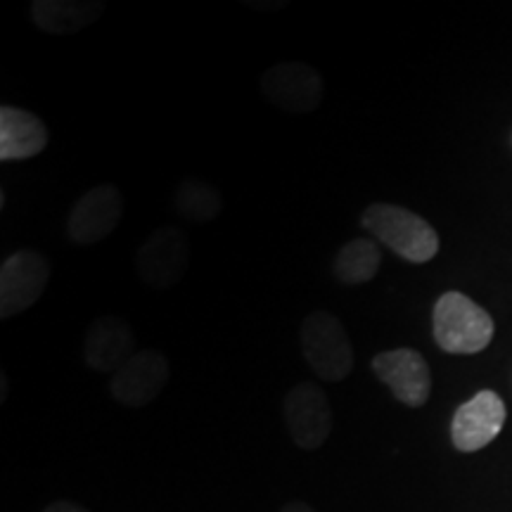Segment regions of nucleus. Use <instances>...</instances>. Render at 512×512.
Masks as SVG:
<instances>
[{
  "label": "nucleus",
  "mask_w": 512,
  "mask_h": 512,
  "mask_svg": "<svg viewBox=\"0 0 512 512\" xmlns=\"http://www.w3.org/2000/svg\"><path fill=\"white\" fill-rule=\"evenodd\" d=\"M363 230L380 245L389 247L396 256L411 264H427L439 252V235L430 223L413 211L394 204L375 202L363 211Z\"/></svg>",
  "instance_id": "1"
},
{
  "label": "nucleus",
  "mask_w": 512,
  "mask_h": 512,
  "mask_svg": "<svg viewBox=\"0 0 512 512\" xmlns=\"http://www.w3.org/2000/svg\"><path fill=\"white\" fill-rule=\"evenodd\" d=\"M434 339L446 354H479L494 339V320L467 294H441L432 316Z\"/></svg>",
  "instance_id": "2"
},
{
  "label": "nucleus",
  "mask_w": 512,
  "mask_h": 512,
  "mask_svg": "<svg viewBox=\"0 0 512 512\" xmlns=\"http://www.w3.org/2000/svg\"><path fill=\"white\" fill-rule=\"evenodd\" d=\"M299 344L309 368L325 382H342L354 370V349L342 320L332 311H313L299 328Z\"/></svg>",
  "instance_id": "3"
},
{
  "label": "nucleus",
  "mask_w": 512,
  "mask_h": 512,
  "mask_svg": "<svg viewBox=\"0 0 512 512\" xmlns=\"http://www.w3.org/2000/svg\"><path fill=\"white\" fill-rule=\"evenodd\" d=\"M259 88L273 107L292 114H309L318 110L325 95L323 76L306 62L271 64L261 74Z\"/></svg>",
  "instance_id": "4"
},
{
  "label": "nucleus",
  "mask_w": 512,
  "mask_h": 512,
  "mask_svg": "<svg viewBox=\"0 0 512 512\" xmlns=\"http://www.w3.org/2000/svg\"><path fill=\"white\" fill-rule=\"evenodd\" d=\"M50 283V261L36 249H19L0 266V318L31 309Z\"/></svg>",
  "instance_id": "5"
},
{
  "label": "nucleus",
  "mask_w": 512,
  "mask_h": 512,
  "mask_svg": "<svg viewBox=\"0 0 512 512\" xmlns=\"http://www.w3.org/2000/svg\"><path fill=\"white\" fill-rule=\"evenodd\" d=\"M287 434L302 451H318L332 432V406L316 382H299L283 401Z\"/></svg>",
  "instance_id": "6"
},
{
  "label": "nucleus",
  "mask_w": 512,
  "mask_h": 512,
  "mask_svg": "<svg viewBox=\"0 0 512 512\" xmlns=\"http://www.w3.org/2000/svg\"><path fill=\"white\" fill-rule=\"evenodd\" d=\"M124 219V195L117 185H95L76 200L67 216V235L74 245L91 247L110 238Z\"/></svg>",
  "instance_id": "7"
},
{
  "label": "nucleus",
  "mask_w": 512,
  "mask_h": 512,
  "mask_svg": "<svg viewBox=\"0 0 512 512\" xmlns=\"http://www.w3.org/2000/svg\"><path fill=\"white\" fill-rule=\"evenodd\" d=\"M190 266V242L176 226L157 228L136 252V271L150 287H171L181 283Z\"/></svg>",
  "instance_id": "8"
},
{
  "label": "nucleus",
  "mask_w": 512,
  "mask_h": 512,
  "mask_svg": "<svg viewBox=\"0 0 512 512\" xmlns=\"http://www.w3.org/2000/svg\"><path fill=\"white\" fill-rule=\"evenodd\" d=\"M169 358L159 349L136 351L110 380V394L124 408H143L164 392L169 382Z\"/></svg>",
  "instance_id": "9"
},
{
  "label": "nucleus",
  "mask_w": 512,
  "mask_h": 512,
  "mask_svg": "<svg viewBox=\"0 0 512 512\" xmlns=\"http://www.w3.org/2000/svg\"><path fill=\"white\" fill-rule=\"evenodd\" d=\"M370 368L403 406L420 408L430 399L432 375L420 351L408 347L382 351L373 358Z\"/></svg>",
  "instance_id": "10"
},
{
  "label": "nucleus",
  "mask_w": 512,
  "mask_h": 512,
  "mask_svg": "<svg viewBox=\"0 0 512 512\" xmlns=\"http://www.w3.org/2000/svg\"><path fill=\"white\" fill-rule=\"evenodd\" d=\"M508 411L501 396L491 389H484L463 403L453 415L451 439L453 446L463 453H475L489 446L501 434Z\"/></svg>",
  "instance_id": "11"
},
{
  "label": "nucleus",
  "mask_w": 512,
  "mask_h": 512,
  "mask_svg": "<svg viewBox=\"0 0 512 512\" xmlns=\"http://www.w3.org/2000/svg\"><path fill=\"white\" fill-rule=\"evenodd\" d=\"M136 354L133 328L119 316H102L91 323L83 339V361L95 373H117Z\"/></svg>",
  "instance_id": "12"
},
{
  "label": "nucleus",
  "mask_w": 512,
  "mask_h": 512,
  "mask_svg": "<svg viewBox=\"0 0 512 512\" xmlns=\"http://www.w3.org/2000/svg\"><path fill=\"white\" fill-rule=\"evenodd\" d=\"M48 140V126L34 112L10 105L0 110V162H19L41 155Z\"/></svg>",
  "instance_id": "13"
},
{
  "label": "nucleus",
  "mask_w": 512,
  "mask_h": 512,
  "mask_svg": "<svg viewBox=\"0 0 512 512\" xmlns=\"http://www.w3.org/2000/svg\"><path fill=\"white\" fill-rule=\"evenodd\" d=\"M105 12L100 0H34L31 19L43 34L72 36L98 22Z\"/></svg>",
  "instance_id": "14"
},
{
  "label": "nucleus",
  "mask_w": 512,
  "mask_h": 512,
  "mask_svg": "<svg viewBox=\"0 0 512 512\" xmlns=\"http://www.w3.org/2000/svg\"><path fill=\"white\" fill-rule=\"evenodd\" d=\"M380 266V245L373 238H356L335 254L332 273L342 285H366L375 278Z\"/></svg>",
  "instance_id": "15"
},
{
  "label": "nucleus",
  "mask_w": 512,
  "mask_h": 512,
  "mask_svg": "<svg viewBox=\"0 0 512 512\" xmlns=\"http://www.w3.org/2000/svg\"><path fill=\"white\" fill-rule=\"evenodd\" d=\"M174 211L190 223H211L221 216L223 197L219 188L202 178H185L176 185Z\"/></svg>",
  "instance_id": "16"
},
{
  "label": "nucleus",
  "mask_w": 512,
  "mask_h": 512,
  "mask_svg": "<svg viewBox=\"0 0 512 512\" xmlns=\"http://www.w3.org/2000/svg\"><path fill=\"white\" fill-rule=\"evenodd\" d=\"M43 512H91V510H86L83 505L74 503V501H55V503H50Z\"/></svg>",
  "instance_id": "17"
},
{
  "label": "nucleus",
  "mask_w": 512,
  "mask_h": 512,
  "mask_svg": "<svg viewBox=\"0 0 512 512\" xmlns=\"http://www.w3.org/2000/svg\"><path fill=\"white\" fill-rule=\"evenodd\" d=\"M280 512H316L311 508L309 503H304V501H290V503H285L283 508H280Z\"/></svg>",
  "instance_id": "18"
}]
</instances>
